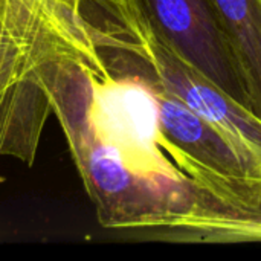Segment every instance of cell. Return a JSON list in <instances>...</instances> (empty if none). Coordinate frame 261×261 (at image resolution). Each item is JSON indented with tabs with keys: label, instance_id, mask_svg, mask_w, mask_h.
<instances>
[{
	"label": "cell",
	"instance_id": "cell-1",
	"mask_svg": "<svg viewBox=\"0 0 261 261\" xmlns=\"http://www.w3.org/2000/svg\"><path fill=\"white\" fill-rule=\"evenodd\" d=\"M115 41L130 67L205 118L229 141L251 177H261V119L180 55L128 0H101Z\"/></svg>",
	"mask_w": 261,
	"mask_h": 261
},
{
	"label": "cell",
	"instance_id": "cell-4",
	"mask_svg": "<svg viewBox=\"0 0 261 261\" xmlns=\"http://www.w3.org/2000/svg\"><path fill=\"white\" fill-rule=\"evenodd\" d=\"M148 84L156 99L164 145L179 150L211 171L251 177L245 162L220 130L173 93L151 83Z\"/></svg>",
	"mask_w": 261,
	"mask_h": 261
},
{
	"label": "cell",
	"instance_id": "cell-2",
	"mask_svg": "<svg viewBox=\"0 0 261 261\" xmlns=\"http://www.w3.org/2000/svg\"><path fill=\"white\" fill-rule=\"evenodd\" d=\"M193 185L190 208L147 237L171 243H261V177L226 176L164 145Z\"/></svg>",
	"mask_w": 261,
	"mask_h": 261
},
{
	"label": "cell",
	"instance_id": "cell-5",
	"mask_svg": "<svg viewBox=\"0 0 261 261\" xmlns=\"http://www.w3.org/2000/svg\"><path fill=\"white\" fill-rule=\"evenodd\" d=\"M243 83L249 109L261 119V0H208Z\"/></svg>",
	"mask_w": 261,
	"mask_h": 261
},
{
	"label": "cell",
	"instance_id": "cell-6",
	"mask_svg": "<svg viewBox=\"0 0 261 261\" xmlns=\"http://www.w3.org/2000/svg\"><path fill=\"white\" fill-rule=\"evenodd\" d=\"M0 32H2V17H0Z\"/></svg>",
	"mask_w": 261,
	"mask_h": 261
},
{
	"label": "cell",
	"instance_id": "cell-3",
	"mask_svg": "<svg viewBox=\"0 0 261 261\" xmlns=\"http://www.w3.org/2000/svg\"><path fill=\"white\" fill-rule=\"evenodd\" d=\"M128 2L180 55L231 98L249 109L236 61L208 0Z\"/></svg>",
	"mask_w": 261,
	"mask_h": 261
}]
</instances>
